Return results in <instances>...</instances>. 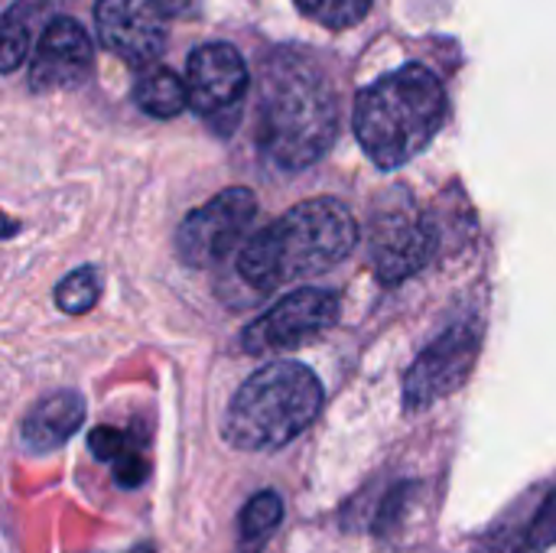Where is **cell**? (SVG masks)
Masks as SVG:
<instances>
[{"label": "cell", "mask_w": 556, "mask_h": 553, "mask_svg": "<svg viewBox=\"0 0 556 553\" xmlns=\"http://www.w3.org/2000/svg\"><path fill=\"white\" fill-rule=\"evenodd\" d=\"M355 244L358 222L345 202L332 196L306 199L241 244L231 267V284L244 290L241 306H248L287 284L336 267Z\"/></svg>", "instance_id": "6da1fadb"}, {"label": "cell", "mask_w": 556, "mask_h": 553, "mask_svg": "<svg viewBox=\"0 0 556 553\" xmlns=\"http://www.w3.org/2000/svg\"><path fill=\"white\" fill-rule=\"evenodd\" d=\"M339 134V104L319 68L296 55L270 62L257 108V143L283 169H306L323 160Z\"/></svg>", "instance_id": "7a4b0ae2"}, {"label": "cell", "mask_w": 556, "mask_h": 553, "mask_svg": "<svg viewBox=\"0 0 556 553\" xmlns=\"http://www.w3.org/2000/svg\"><path fill=\"white\" fill-rule=\"evenodd\" d=\"M446 121V91L424 65H404L355 101V137L381 169H397L414 160L440 134Z\"/></svg>", "instance_id": "3957f363"}, {"label": "cell", "mask_w": 556, "mask_h": 553, "mask_svg": "<svg viewBox=\"0 0 556 553\" xmlns=\"http://www.w3.org/2000/svg\"><path fill=\"white\" fill-rule=\"evenodd\" d=\"M323 381L300 362H270L257 368L228 401L222 433L244 453L280 450L293 443L323 411Z\"/></svg>", "instance_id": "277c9868"}, {"label": "cell", "mask_w": 556, "mask_h": 553, "mask_svg": "<svg viewBox=\"0 0 556 553\" xmlns=\"http://www.w3.org/2000/svg\"><path fill=\"white\" fill-rule=\"evenodd\" d=\"M257 218V199L244 186L222 189L205 205L192 209L176 228V257L186 267H218L231 251H241Z\"/></svg>", "instance_id": "5b68a950"}, {"label": "cell", "mask_w": 556, "mask_h": 553, "mask_svg": "<svg viewBox=\"0 0 556 553\" xmlns=\"http://www.w3.org/2000/svg\"><path fill=\"white\" fill-rule=\"evenodd\" d=\"M182 81L189 108L215 134L225 137L238 127L251 88V72L244 55L231 42H205L192 49Z\"/></svg>", "instance_id": "8992f818"}, {"label": "cell", "mask_w": 556, "mask_h": 553, "mask_svg": "<svg viewBox=\"0 0 556 553\" xmlns=\"http://www.w3.org/2000/svg\"><path fill=\"white\" fill-rule=\"evenodd\" d=\"M342 300L323 287H303L277 300L267 313L251 319L241 332V352L267 355L306 345L339 323Z\"/></svg>", "instance_id": "52a82bcc"}, {"label": "cell", "mask_w": 556, "mask_h": 553, "mask_svg": "<svg viewBox=\"0 0 556 553\" xmlns=\"http://www.w3.org/2000/svg\"><path fill=\"white\" fill-rule=\"evenodd\" d=\"M479 349L482 339L476 323H453L446 332H440L404 375V407L424 411L463 388L476 368Z\"/></svg>", "instance_id": "ba28073f"}, {"label": "cell", "mask_w": 556, "mask_h": 553, "mask_svg": "<svg viewBox=\"0 0 556 553\" xmlns=\"http://www.w3.org/2000/svg\"><path fill=\"white\" fill-rule=\"evenodd\" d=\"M433 225L404 199L401 205L375 212L368 254L381 284H401L433 257Z\"/></svg>", "instance_id": "9c48e42d"}, {"label": "cell", "mask_w": 556, "mask_h": 553, "mask_svg": "<svg viewBox=\"0 0 556 553\" xmlns=\"http://www.w3.org/2000/svg\"><path fill=\"white\" fill-rule=\"evenodd\" d=\"M91 72H94V42L88 29L72 16H55L42 29L29 55V75H26L29 88L36 95L68 91L85 85Z\"/></svg>", "instance_id": "30bf717a"}, {"label": "cell", "mask_w": 556, "mask_h": 553, "mask_svg": "<svg viewBox=\"0 0 556 553\" xmlns=\"http://www.w3.org/2000/svg\"><path fill=\"white\" fill-rule=\"evenodd\" d=\"M94 26L101 46L130 65H153L169 39V20L153 0H98Z\"/></svg>", "instance_id": "8fae6325"}, {"label": "cell", "mask_w": 556, "mask_h": 553, "mask_svg": "<svg viewBox=\"0 0 556 553\" xmlns=\"http://www.w3.org/2000/svg\"><path fill=\"white\" fill-rule=\"evenodd\" d=\"M85 424V398L72 388L39 398L23 417V447L33 453H49L65 447Z\"/></svg>", "instance_id": "7c38bea8"}, {"label": "cell", "mask_w": 556, "mask_h": 553, "mask_svg": "<svg viewBox=\"0 0 556 553\" xmlns=\"http://www.w3.org/2000/svg\"><path fill=\"white\" fill-rule=\"evenodd\" d=\"M68 0H16L0 16V75L16 72Z\"/></svg>", "instance_id": "4fadbf2b"}, {"label": "cell", "mask_w": 556, "mask_h": 553, "mask_svg": "<svg viewBox=\"0 0 556 553\" xmlns=\"http://www.w3.org/2000/svg\"><path fill=\"white\" fill-rule=\"evenodd\" d=\"M88 450L94 460L108 463L114 469V482L121 489H140L150 479V456H147V437L121 427H98L88 437Z\"/></svg>", "instance_id": "5bb4252c"}, {"label": "cell", "mask_w": 556, "mask_h": 553, "mask_svg": "<svg viewBox=\"0 0 556 553\" xmlns=\"http://www.w3.org/2000/svg\"><path fill=\"white\" fill-rule=\"evenodd\" d=\"M556 544V492H551L521 528L505 525L492 531L479 553H544Z\"/></svg>", "instance_id": "9a60e30c"}, {"label": "cell", "mask_w": 556, "mask_h": 553, "mask_svg": "<svg viewBox=\"0 0 556 553\" xmlns=\"http://www.w3.org/2000/svg\"><path fill=\"white\" fill-rule=\"evenodd\" d=\"M134 101L143 114L150 117H176L189 108V98H186V81L166 68V65H147L137 81H134Z\"/></svg>", "instance_id": "2e32d148"}, {"label": "cell", "mask_w": 556, "mask_h": 553, "mask_svg": "<svg viewBox=\"0 0 556 553\" xmlns=\"http://www.w3.org/2000/svg\"><path fill=\"white\" fill-rule=\"evenodd\" d=\"M283 521V499L277 492H257L238 515V541L244 551L261 548Z\"/></svg>", "instance_id": "e0dca14e"}, {"label": "cell", "mask_w": 556, "mask_h": 553, "mask_svg": "<svg viewBox=\"0 0 556 553\" xmlns=\"http://www.w3.org/2000/svg\"><path fill=\"white\" fill-rule=\"evenodd\" d=\"M101 297V280H98V267H78L72 274H65L55 287V306L68 316H85L98 306Z\"/></svg>", "instance_id": "ac0fdd59"}, {"label": "cell", "mask_w": 556, "mask_h": 553, "mask_svg": "<svg viewBox=\"0 0 556 553\" xmlns=\"http://www.w3.org/2000/svg\"><path fill=\"white\" fill-rule=\"evenodd\" d=\"M300 7L303 16L316 20L319 26L329 29H345L355 26L358 20H365V13L371 10L375 0H293Z\"/></svg>", "instance_id": "d6986e66"}, {"label": "cell", "mask_w": 556, "mask_h": 553, "mask_svg": "<svg viewBox=\"0 0 556 553\" xmlns=\"http://www.w3.org/2000/svg\"><path fill=\"white\" fill-rule=\"evenodd\" d=\"M153 3L166 20H192L205 7V0H153Z\"/></svg>", "instance_id": "ffe728a7"}, {"label": "cell", "mask_w": 556, "mask_h": 553, "mask_svg": "<svg viewBox=\"0 0 556 553\" xmlns=\"http://www.w3.org/2000/svg\"><path fill=\"white\" fill-rule=\"evenodd\" d=\"M16 235H20V222L10 218V215L0 209V241H10V238H16Z\"/></svg>", "instance_id": "44dd1931"}, {"label": "cell", "mask_w": 556, "mask_h": 553, "mask_svg": "<svg viewBox=\"0 0 556 553\" xmlns=\"http://www.w3.org/2000/svg\"><path fill=\"white\" fill-rule=\"evenodd\" d=\"M130 553H156V548L153 544H137Z\"/></svg>", "instance_id": "7402d4cb"}]
</instances>
